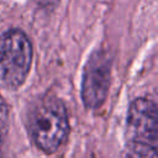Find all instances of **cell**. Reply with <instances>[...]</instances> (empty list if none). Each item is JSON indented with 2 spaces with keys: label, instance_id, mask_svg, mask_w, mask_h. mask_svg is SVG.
I'll use <instances>...</instances> for the list:
<instances>
[{
  "label": "cell",
  "instance_id": "6da1fadb",
  "mask_svg": "<svg viewBox=\"0 0 158 158\" xmlns=\"http://www.w3.org/2000/svg\"><path fill=\"white\" fill-rule=\"evenodd\" d=\"M27 130L33 143L52 154L65 142L69 118L64 102L53 94H44L31 102L27 112Z\"/></svg>",
  "mask_w": 158,
  "mask_h": 158
},
{
  "label": "cell",
  "instance_id": "7a4b0ae2",
  "mask_svg": "<svg viewBox=\"0 0 158 158\" xmlns=\"http://www.w3.org/2000/svg\"><path fill=\"white\" fill-rule=\"evenodd\" d=\"M158 112L146 98L135 99L126 117V158H157Z\"/></svg>",
  "mask_w": 158,
  "mask_h": 158
},
{
  "label": "cell",
  "instance_id": "3957f363",
  "mask_svg": "<svg viewBox=\"0 0 158 158\" xmlns=\"http://www.w3.org/2000/svg\"><path fill=\"white\" fill-rule=\"evenodd\" d=\"M32 44L19 28L0 35V81L9 89L20 88L31 69Z\"/></svg>",
  "mask_w": 158,
  "mask_h": 158
},
{
  "label": "cell",
  "instance_id": "277c9868",
  "mask_svg": "<svg viewBox=\"0 0 158 158\" xmlns=\"http://www.w3.org/2000/svg\"><path fill=\"white\" fill-rule=\"evenodd\" d=\"M111 65V56L104 49H96L89 56L80 86L81 100L86 109L96 110L105 102L110 89Z\"/></svg>",
  "mask_w": 158,
  "mask_h": 158
},
{
  "label": "cell",
  "instance_id": "5b68a950",
  "mask_svg": "<svg viewBox=\"0 0 158 158\" xmlns=\"http://www.w3.org/2000/svg\"><path fill=\"white\" fill-rule=\"evenodd\" d=\"M9 128V107L0 95V139L6 135Z\"/></svg>",
  "mask_w": 158,
  "mask_h": 158
},
{
  "label": "cell",
  "instance_id": "8992f818",
  "mask_svg": "<svg viewBox=\"0 0 158 158\" xmlns=\"http://www.w3.org/2000/svg\"><path fill=\"white\" fill-rule=\"evenodd\" d=\"M40 1H41V4L44 5V6H54L59 0H40Z\"/></svg>",
  "mask_w": 158,
  "mask_h": 158
}]
</instances>
